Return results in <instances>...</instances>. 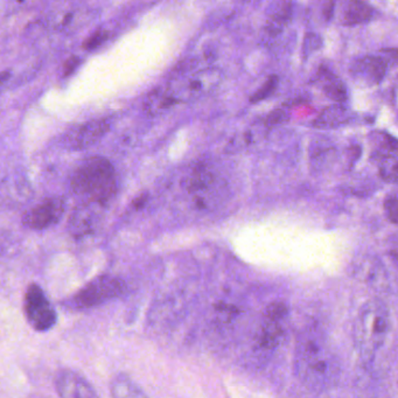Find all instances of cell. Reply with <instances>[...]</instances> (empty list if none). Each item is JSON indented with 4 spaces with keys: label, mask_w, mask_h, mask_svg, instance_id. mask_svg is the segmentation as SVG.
I'll use <instances>...</instances> for the list:
<instances>
[{
    "label": "cell",
    "mask_w": 398,
    "mask_h": 398,
    "mask_svg": "<svg viewBox=\"0 0 398 398\" xmlns=\"http://www.w3.org/2000/svg\"><path fill=\"white\" fill-rule=\"evenodd\" d=\"M295 372L306 388L324 392L340 377L339 359L318 328L307 327L299 334L295 350Z\"/></svg>",
    "instance_id": "obj_1"
},
{
    "label": "cell",
    "mask_w": 398,
    "mask_h": 398,
    "mask_svg": "<svg viewBox=\"0 0 398 398\" xmlns=\"http://www.w3.org/2000/svg\"><path fill=\"white\" fill-rule=\"evenodd\" d=\"M390 327V315L384 302L372 299L359 308L354 322V344L362 362H372L377 350L384 345Z\"/></svg>",
    "instance_id": "obj_2"
},
{
    "label": "cell",
    "mask_w": 398,
    "mask_h": 398,
    "mask_svg": "<svg viewBox=\"0 0 398 398\" xmlns=\"http://www.w3.org/2000/svg\"><path fill=\"white\" fill-rule=\"evenodd\" d=\"M71 190L84 203L106 205L117 190L115 168L106 158L91 157L77 167L71 180Z\"/></svg>",
    "instance_id": "obj_3"
},
{
    "label": "cell",
    "mask_w": 398,
    "mask_h": 398,
    "mask_svg": "<svg viewBox=\"0 0 398 398\" xmlns=\"http://www.w3.org/2000/svg\"><path fill=\"white\" fill-rule=\"evenodd\" d=\"M126 282L117 277L102 276L77 291L68 302L75 310H88L110 302L126 292Z\"/></svg>",
    "instance_id": "obj_4"
},
{
    "label": "cell",
    "mask_w": 398,
    "mask_h": 398,
    "mask_svg": "<svg viewBox=\"0 0 398 398\" xmlns=\"http://www.w3.org/2000/svg\"><path fill=\"white\" fill-rule=\"evenodd\" d=\"M24 302L26 318L34 331L47 332L54 327L58 315L41 286L38 284L29 285Z\"/></svg>",
    "instance_id": "obj_5"
},
{
    "label": "cell",
    "mask_w": 398,
    "mask_h": 398,
    "mask_svg": "<svg viewBox=\"0 0 398 398\" xmlns=\"http://www.w3.org/2000/svg\"><path fill=\"white\" fill-rule=\"evenodd\" d=\"M220 74L216 71H203L195 75H190L183 80H175L164 88L167 96L174 106L178 103L195 100L207 91L215 88Z\"/></svg>",
    "instance_id": "obj_6"
},
{
    "label": "cell",
    "mask_w": 398,
    "mask_h": 398,
    "mask_svg": "<svg viewBox=\"0 0 398 398\" xmlns=\"http://www.w3.org/2000/svg\"><path fill=\"white\" fill-rule=\"evenodd\" d=\"M66 201L63 198H51L42 201L34 208L29 209L23 216V223L33 230H44L56 225L64 213Z\"/></svg>",
    "instance_id": "obj_7"
},
{
    "label": "cell",
    "mask_w": 398,
    "mask_h": 398,
    "mask_svg": "<svg viewBox=\"0 0 398 398\" xmlns=\"http://www.w3.org/2000/svg\"><path fill=\"white\" fill-rule=\"evenodd\" d=\"M106 205L95 203H83L71 213L68 221V230L75 238L93 234L103 218Z\"/></svg>",
    "instance_id": "obj_8"
},
{
    "label": "cell",
    "mask_w": 398,
    "mask_h": 398,
    "mask_svg": "<svg viewBox=\"0 0 398 398\" xmlns=\"http://www.w3.org/2000/svg\"><path fill=\"white\" fill-rule=\"evenodd\" d=\"M388 69V62L383 56L366 55L359 58L350 66V74L357 83L366 87L379 84L384 78Z\"/></svg>",
    "instance_id": "obj_9"
},
{
    "label": "cell",
    "mask_w": 398,
    "mask_h": 398,
    "mask_svg": "<svg viewBox=\"0 0 398 398\" xmlns=\"http://www.w3.org/2000/svg\"><path fill=\"white\" fill-rule=\"evenodd\" d=\"M109 119H98V121H91V122L77 126L73 128L64 138V143L67 148L80 151L83 148H89L91 145L96 144L97 141L102 139L104 136L109 132Z\"/></svg>",
    "instance_id": "obj_10"
},
{
    "label": "cell",
    "mask_w": 398,
    "mask_h": 398,
    "mask_svg": "<svg viewBox=\"0 0 398 398\" xmlns=\"http://www.w3.org/2000/svg\"><path fill=\"white\" fill-rule=\"evenodd\" d=\"M55 388L60 398H97L93 385L74 370L63 369L58 372Z\"/></svg>",
    "instance_id": "obj_11"
},
{
    "label": "cell",
    "mask_w": 398,
    "mask_h": 398,
    "mask_svg": "<svg viewBox=\"0 0 398 398\" xmlns=\"http://www.w3.org/2000/svg\"><path fill=\"white\" fill-rule=\"evenodd\" d=\"M374 7L359 0H350L342 4L340 11V24L344 26L362 25L374 16Z\"/></svg>",
    "instance_id": "obj_12"
},
{
    "label": "cell",
    "mask_w": 398,
    "mask_h": 398,
    "mask_svg": "<svg viewBox=\"0 0 398 398\" xmlns=\"http://www.w3.org/2000/svg\"><path fill=\"white\" fill-rule=\"evenodd\" d=\"M318 81L322 84L325 95L330 100L337 104H344L348 100V93L344 82L328 71L327 68H321L318 73Z\"/></svg>",
    "instance_id": "obj_13"
},
{
    "label": "cell",
    "mask_w": 398,
    "mask_h": 398,
    "mask_svg": "<svg viewBox=\"0 0 398 398\" xmlns=\"http://www.w3.org/2000/svg\"><path fill=\"white\" fill-rule=\"evenodd\" d=\"M215 183V175L205 165H198L183 180V187L190 194L205 192Z\"/></svg>",
    "instance_id": "obj_14"
},
{
    "label": "cell",
    "mask_w": 398,
    "mask_h": 398,
    "mask_svg": "<svg viewBox=\"0 0 398 398\" xmlns=\"http://www.w3.org/2000/svg\"><path fill=\"white\" fill-rule=\"evenodd\" d=\"M349 121V110L342 104H334L321 111L320 115L315 119L313 126L317 128H337Z\"/></svg>",
    "instance_id": "obj_15"
},
{
    "label": "cell",
    "mask_w": 398,
    "mask_h": 398,
    "mask_svg": "<svg viewBox=\"0 0 398 398\" xmlns=\"http://www.w3.org/2000/svg\"><path fill=\"white\" fill-rule=\"evenodd\" d=\"M110 392L113 398H148L144 390L128 376H116L111 382Z\"/></svg>",
    "instance_id": "obj_16"
},
{
    "label": "cell",
    "mask_w": 398,
    "mask_h": 398,
    "mask_svg": "<svg viewBox=\"0 0 398 398\" xmlns=\"http://www.w3.org/2000/svg\"><path fill=\"white\" fill-rule=\"evenodd\" d=\"M372 145H374V157L383 161L389 158L397 157L398 139L394 138L387 132H374L372 136Z\"/></svg>",
    "instance_id": "obj_17"
},
{
    "label": "cell",
    "mask_w": 398,
    "mask_h": 398,
    "mask_svg": "<svg viewBox=\"0 0 398 398\" xmlns=\"http://www.w3.org/2000/svg\"><path fill=\"white\" fill-rule=\"evenodd\" d=\"M292 16V4L277 3L275 9L270 13L269 24H267V32L271 36H277L282 32L284 26L289 23Z\"/></svg>",
    "instance_id": "obj_18"
},
{
    "label": "cell",
    "mask_w": 398,
    "mask_h": 398,
    "mask_svg": "<svg viewBox=\"0 0 398 398\" xmlns=\"http://www.w3.org/2000/svg\"><path fill=\"white\" fill-rule=\"evenodd\" d=\"M282 335V328L278 321L267 320L264 325L260 337V346L267 349H272L278 345Z\"/></svg>",
    "instance_id": "obj_19"
},
{
    "label": "cell",
    "mask_w": 398,
    "mask_h": 398,
    "mask_svg": "<svg viewBox=\"0 0 398 398\" xmlns=\"http://www.w3.org/2000/svg\"><path fill=\"white\" fill-rule=\"evenodd\" d=\"M384 212L389 221L398 225V186L392 188L384 198Z\"/></svg>",
    "instance_id": "obj_20"
},
{
    "label": "cell",
    "mask_w": 398,
    "mask_h": 398,
    "mask_svg": "<svg viewBox=\"0 0 398 398\" xmlns=\"http://www.w3.org/2000/svg\"><path fill=\"white\" fill-rule=\"evenodd\" d=\"M280 83V78L276 75H271V76L265 81V83L257 90L256 93L250 97V103H258L260 101H264L267 97L272 95L273 91L278 87Z\"/></svg>",
    "instance_id": "obj_21"
},
{
    "label": "cell",
    "mask_w": 398,
    "mask_h": 398,
    "mask_svg": "<svg viewBox=\"0 0 398 398\" xmlns=\"http://www.w3.org/2000/svg\"><path fill=\"white\" fill-rule=\"evenodd\" d=\"M381 177L385 181L398 185V158L392 157L381 161Z\"/></svg>",
    "instance_id": "obj_22"
},
{
    "label": "cell",
    "mask_w": 398,
    "mask_h": 398,
    "mask_svg": "<svg viewBox=\"0 0 398 398\" xmlns=\"http://www.w3.org/2000/svg\"><path fill=\"white\" fill-rule=\"evenodd\" d=\"M289 315V308L284 302H272L265 310V317L267 320L278 321L282 322Z\"/></svg>",
    "instance_id": "obj_23"
},
{
    "label": "cell",
    "mask_w": 398,
    "mask_h": 398,
    "mask_svg": "<svg viewBox=\"0 0 398 398\" xmlns=\"http://www.w3.org/2000/svg\"><path fill=\"white\" fill-rule=\"evenodd\" d=\"M322 47V39L315 33H307L302 42V55L307 58L310 55Z\"/></svg>",
    "instance_id": "obj_24"
},
{
    "label": "cell",
    "mask_w": 398,
    "mask_h": 398,
    "mask_svg": "<svg viewBox=\"0 0 398 398\" xmlns=\"http://www.w3.org/2000/svg\"><path fill=\"white\" fill-rule=\"evenodd\" d=\"M108 36L109 34L106 31H98L93 36H90L87 41L84 42L83 49L86 51H93V49H98L101 45H103V42L108 39Z\"/></svg>",
    "instance_id": "obj_25"
},
{
    "label": "cell",
    "mask_w": 398,
    "mask_h": 398,
    "mask_svg": "<svg viewBox=\"0 0 398 398\" xmlns=\"http://www.w3.org/2000/svg\"><path fill=\"white\" fill-rule=\"evenodd\" d=\"M289 113L285 109H277L267 116L265 119V124L267 126H280L282 123H286L289 121Z\"/></svg>",
    "instance_id": "obj_26"
},
{
    "label": "cell",
    "mask_w": 398,
    "mask_h": 398,
    "mask_svg": "<svg viewBox=\"0 0 398 398\" xmlns=\"http://www.w3.org/2000/svg\"><path fill=\"white\" fill-rule=\"evenodd\" d=\"M80 62L81 60L77 56H71V58H68L63 66V76H69V75L73 74Z\"/></svg>",
    "instance_id": "obj_27"
},
{
    "label": "cell",
    "mask_w": 398,
    "mask_h": 398,
    "mask_svg": "<svg viewBox=\"0 0 398 398\" xmlns=\"http://www.w3.org/2000/svg\"><path fill=\"white\" fill-rule=\"evenodd\" d=\"M388 255L398 267V238H394L388 244Z\"/></svg>",
    "instance_id": "obj_28"
},
{
    "label": "cell",
    "mask_w": 398,
    "mask_h": 398,
    "mask_svg": "<svg viewBox=\"0 0 398 398\" xmlns=\"http://www.w3.org/2000/svg\"><path fill=\"white\" fill-rule=\"evenodd\" d=\"M382 53L384 54V60H389L392 63L398 64V49H382Z\"/></svg>",
    "instance_id": "obj_29"
},
{
    "label": "cell",
    "mask_w": 398,
    "mask_h": 398,
    "mask_svg": "<svg viewBox=\"0 0 398 398\" xmlns=\"http://www.w3.org/2000/svg\"><path fill=\"white\" fill-rule=\"evenodd\" d=\"M145 201H146V196L145 195L139 196L138 199L135 200V203H133V205H135L136 209L141 208V207H143V205H144Z\"/></svg>",
    "instance_id": "obj_30"
},
{
    "label": "cell",
    "mask_w": 398,
    "mask_h": 398,
    "mask_svg": "<svg viewBox=\"0 0 398 398\" xmlns=\"http://www.w3.org/2000/svg\"><path fill=\"white\" fill-rule=\"evenodd\" d=\"M7 77H9V73H7V71H3V73H1V84H5Z\"/></svg>",
    "instance_id": "obj_31"
}]
</instances>
